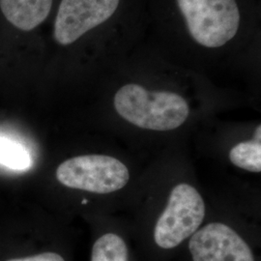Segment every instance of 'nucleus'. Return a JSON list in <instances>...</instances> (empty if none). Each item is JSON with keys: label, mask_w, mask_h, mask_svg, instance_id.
Returning <instances> with one entry per match:
<instances>
[{"label": "nucleus", "mask_w": 261, "mask_h": 261, "mask_svg": "<svg viewBox=\"0 0 261 261\" xmlns=\"http://www.w3.org/2000/svg\"><path fill=\"white\" fill-rule=\"evenodd\" d=\"M205 217V205L195 187L179 184L171 191L168 204L155 225L154 240L160 248L178 247L198 230Z\"/></svg>", "instance_id": "4"}, {"label": "nucleus", "mask_w": 261, "mask_h": 261, "mask_svg": "<svg viewBox=\"0 0 261 261\" xmlns=\"http://www.w3.org/2000/svg\"><path fill=\"white\" fill-rule=\"evenodd\" d=\"M114 108L130 124L159 132L177 129L190 113L189 105L179 94L150 91L135 84H126L116 92Z\"/></svg>", "instance_id": "1"}, {"label": "nucleus", "mask_w": 261, "mask_h": 261, "mask_svg": "<svg viewBox=\"0 0 261 261\" xmlns=\"http://www.w3.org/2000/svg\"><path fill=\"white\" fill-rule=\"evenodd\" d=\"M193 261H255L252 249L229 225L211 223L191 236Z\"/></svg>", "instance_id": "6"}, {"label": "nucleus", "mask_w": 261, "mask_h": 261, "mask_svg": "<svg viewBox=\"0 0 261 261\" xmlns=\"http://www.w3.org/2000/svg\"><path fill=\"white\" fill-rule=\"evenodd\" d=\"M56 178L70 189L106 195L126 186L130 172L121 161L112 156L83 155L60 164Z\"/></svg>", "instance_id": "3"}, {"label": "nucleus", "mask_w": 261, "mask_h": 261, "mask_svg": "<svg viewBox=\"0 0 261 261\" xmlns=\"http://www.w3.org/2000/svg\"><path fill=\"white\" fill-rule=\"evenodd\" d=\"M0 164L11 169L25 170L31 166V158L22 145L0 137Z\"/></svg>", "instance_id": "10"}, {"label": "nucleus", "mask_w": 261, "mask_h": 261, "mask_svg": "<svg viewBox=\"0 0 261 261\" xmlns=\"http://www.w3.org/2000/svg\"><path fill=\"white\" fill-rule=\"evenodd\" d=\"M91 261H128L127 245L117 234H103L94 243Z\"/></svg>", "instance_id": "8"}, {"label": "nucleus", "mask_w": 261, "mask_h": 261, "mask_svg": "<svg viewBox=\"0 0 261 261\" xmlns=\"http://www.w3.org/2000/svg\"><path fill=\"white\" fill-rule=\"evenodd\" d=\"M55 0H0V33L22 40L46 20Z\"/></svg>", "instance_id": "7"}, {"label": "nucleus", "mask_w": 261, "mask_h": 261, "mask_svg": "<svg viewBox=\"0 0 261 261\" xmlns=\"http://www.w3.org/2000/svg\"><path fill=\"white\" fill-rule=\"evenodd\" d=\"M120 0H61L54 23V39L60 46L75 44L112 17Z\"/></svg>", "instance_id": "5"}, {"label": "nucleus", "mask_w": 261, "mask_h": 261, "mask_svg": "<svg viewBox=\"0 0 261 261\" xmlns=\"http://www.w3.org/2000/svg\"><path fill=\"white\" fill-rule=\"evenodd\" d=\"M229 160L237 168L247 171H261V141H243L233 146L229 152Z\"/></svg>", "instance_id": "9"}, {"label": "nucleus", "mask_w": 261, "mask_h": 261, "mask_svg": "<svg viewBox=\"0 0 261 261\" xmlns=\"http://www.w3.org/2000/svg\"><path fill=\"white\" fill-rule=\"evenodd\" d=\"M190 34L199 45L220 47L236 35L240 12L235 0H177Z\"/></svg>", "instance_id": "2"}, {"label": "nucleus", "mask_w": 261, "mask_h": 261, "mask_svg": "<svg viewBox=\"0 0 261 261\" xmlns=\"http://www.w3.org/2000/svg\"><path fill=\"white\" fill-rule=\"evenodd\" d=\"M0 261H66L65 257L54 251H44V252H34L28 254H15L7 255L5 258Z\"/></svg>", "instance_id": "11"}]
</instances>
